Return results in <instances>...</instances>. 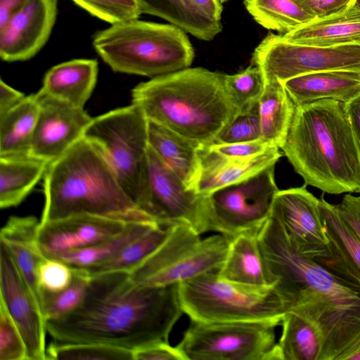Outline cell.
Here are the masks:
<instances>
[{"label":"cell","instance_id":"obj_16","mask_svg":"<svg viewBox=\"0 0 360 360\" xmlns=\"http://www.w3.org/2000/svg\"><path fill=\"white\" fill-rule=\"evenodd\" d=\"M35 96L39 110L30 155L51 163L84 136L92 120L83 108L39 90Z\"/></svg>","mask_w":360,"mask_h":360},{"label":"cell","instance_id":"obj_38","mask_svg":"<svg viewBox=\"0 0 360 360\" xmlns=\"http://www.w3.org/2000/svg\"><path fill=\"white\" fill-rule=\"evenodd\" d=\"M91 15L110 25L139 18V0H71Z\"/></svg>","mask_w":360,"mask_h":360},{"label":"cell","instance_id":"obj_49","mask_svg":"<svg viewBox=\"0 0 360 360\" xmlns=\"http://www.w3.org/2000/svg\"><path fill=\"white\" fill-rule=\"evenodd\" d=\"M29 0H0V27Z\"/></svg>","mask_w":360,"mask_h":360},{"label":"cell","instance_id":"obj_36","mask_svg":"<svg viewBox=\"0 0 360 360\" xmlns=\"http://www.w3.org/2000/svg\"><path fill=\"white\" fill-rule=\"evenodd\" d=\"M72 269L73 279L66 288L56 293L42 295V314L46 322L72 312L83 302L91 276L83 269Z\"/></svg>","mask_w":360,"mask_h":360},{"label":"cell","instance_id":"obj_28","mask_svg":"<svg viewBox=\"0 0 360 360\" xmlns=\"http://www.w3.org/2000/svg\"><path fill=\"white\" fill-rule=\"evenodd\" d=\"M295 108L283 82L276 79L265 80V88L258 102L261 139L271 146L281 148Z\"/></svg>","mask_w":360,"mask_h":360},{"label":"cell","instance_id":"obj_34","mask_svg":"<svg viewBox=\"0 0 360 360\" xmlns=\"http://www.w3.org/2000/svg\"><path fill=\"white\" fill-rule=\"evenodd\" d=\"M158 225L155 222L129 224L120 233L94 245L46 257L58 259L72 269L86 270L108 260L127 244Z\"/></svg>","mask_w":360,"mask_h":360},{"label":"cell","instance_id":"obj_47","mask_svg":"<svg viewBox=\"0 0 360 360\" xmlns=\"http://www.w3.org/2000/svg\"><path fill=\"white\" fill-rule=\"evenodd\" d=\"M345 105L352 128L360 145V92Z\"/></svg>","mask_w":360,"mask_h":360},{"label":"cell","instance_id":"obj_32","mask_svg":"<svg viewBox=\"0 0 360 360\" xmlns=\"http://www.w3.org/2000/svg\"><path fill=\"white\" fill-rule=\"evenodd\" d=\"M244 5L259 25L282 34L316 18L304 0H244Z\"/></svg>","mask_w":360,"mask_h":360},{"label":"cell","instance_id":"obj_19","mask_svg":"<svg viewBox=\"0 0 360 360\" xmlns=\"http://www.w3.org/2000/svg\"><path fill=\"white\" fill-rule=\"evenodd\" d=\"M319 205L328 240V255L317 262L360 291V239L342 219L336 205L323 198Z\"/></svg>","mask_w":360,"mask_h":360},{"label":"cell","instance_id":"obj_37","mask_svg":"<svg viewBox=\"0 0 360 360\" xmlns=\"http://www.w3.org/2000/svg\"><path fill=\"white\" fill-rule=\"evenodd\" d=\"M228 92L240 112L250 110L257 105L265 88V79L261 70L251 65L245 70L224 75Z\"/></svg>","mask_w":360,"mask_h":360},{"label":"cell","instance_id":"obj_2","mask_svg":"<svg viewBox=\"0 0 360 360\" xmlns=\"http://www.w3.org/2000/svg\"><path fill=\"white\" fill-rule=\"evenodd\" d=\"M269 280L294 312L319 330L321 360H340L360 339V291L300 253L270 217L257 235Z\"/></svg>","mask_w":360,"mask_h":360},{"label":"cell","instance_id":"obj_3","mask_svg":"<svg viewBox=\"0 0 360 360\" xmlns=\"http://www.w3.org/2000/svg\"><path fill=\"white\" fill-rule=\"evenodd\" d=\"M281 149L305 185L329 194L360 193V145L344 103L296 106Z\"/></svg>","mask_w":360,"mask_h":360},{"label":"cell","instance_id":"obj_24","mask_svg":"<svg viewBox=\"0 0 360 360\" xmlns=\"http://www.w3.org/2000/svg\"><path fill=\"white\" fill-rule=\"evenodd\" d=\"M282 35L286 41L297 44L318 46L360 45V8L349 4L335 14L316 18Z\"/></svg>","mask_w":360,"mask_h":360},{"label":"cell","instance_id":"obj_8","mask_svg":"<svg viewBox=\"0 0 360 360\" xmlns=\"http://www.w3.org/2000/svg\"><path fill=\"white\" fill-rule=\"evenodd\" d=\"M83 137L98 148L125 192L142 210L147 192L149 148L148 119L142 110L131 103L94 117Z\"/></svg>","mask_w":360,"mask_h":360},{"label":"cell","instance_id":"obj_10","mask_svg":"<svg viewBox=\"0 0 360 360\" xmlns=\"http://www.w3.org/2000/svg\"><path fill=\"white\" fill-rule=\"evenodd\" d=\"M271 321H191L176 347L186 360H266L276 345Z\"/></svg>","mask_w":360,"mask_h":360},{"label":"cell","instance_id":"obj_40","mask_svg":"<svg viewBox=\"0 0 360 360\" xmlns=\"http://www.w3.org/2000/svg\"><path fill=\"white\" fill-rule=\"evenodd\" d=\"M73 276V269L69 265L58 259L46 257L37 272L41 300L44 294H53L66 288Z\"/></svg>","mask_w":360,"mask_h":360},{"label":"cell","instance_id":"obj_25","mask_svg":"<svg viewBox=\"0 0 360 360\" xmlns=\"http://www.w3.org/2000/svg\"><path fill=\"white\" fill-rule=\"evenodd\" d=\"M94 59H74L52 67L45 75L41 91L83 108L91 96L98 76Z\"/></svg>","mask_w":360,"mask_h":360},{"label":"cell","instance_id":"obj_41","mask_svg":"<svg viewBox=\"0 0 360 360\" xmlns=\"http://www.w3.org/2000/svg\"><path fill=\"white\" fill-rule=\"evenodd\" d=\"M0 360H27L22 335L4 306L0 304Z\"/></svg>","mask_w":360,"mask_h":360},{"label":"cell","instance_id":"obj_18","mask_svg":"<svg viewBox=\"0 0 360 360\" xmlns=\"http://www.w3.org/2000/svg\"><path fill=\"white\" fill-rule=\"evenodd\" d=\"M129 224L108 218L75 214L40 222L39 246L45 257L86 248L122 231Z\"/></svg>","mask_w":360,"mask_h":360},{"label":"cell","instance_id":"obj_52","mask_svg":"<svg viewBox=\"0 0 360 360\" xmlns=\"http://www.w3.org/2000/svg\"><path fill=\"white\" fill-rule=\"evenodd\" d=\"M349 4H352L360 8V0H352Z\"/></svg>","mask_w":360,"mask_h":360},{"label":"cell","instance_id":"obj_45","mask_svg":"<svg viewBox=\"0 0 360 360\" xmlns=\"http://www.w3.org/2000/svg\"><path fill=\"white\" fill-rule=\"evenodd\" d=\"M304 1L315 14L316 18H323L346 8L352 0H304Z\"/></svg>","mask_w":360,"mask_h":360},{"label":"cell","instance_id":"obj_4","mask_svg":"<svg viewBox=\"0 0 360 360\" xmlns=\"http://www.w3.org/2000/svg\"><path fill=\"white\" fill-rule=\"evenodd\" d=\"M131 98L148 120L203 144L214 143L240 112L224 75L200 67L151 78Z\"/></svg>","mask_w":360,"mask_h":360},{"label":"cell","instance_id":"obj_15","mask_svg":"<svg viewBox=\"0 0 360 360\" xmlns=\"http://www.w3.org/2000/svg\"><path fill=\"white\" fill-rule=\"evenodd\" d=\"M0 304H3L25 340L27 360H46V320L6 248L0 243Z\"/></svg>","mask_w":360,"mask_h":360},{"label":"cell","instance_id":"obj_21","mask_svg":"<svg viewBox=\"0 0 360 360\" xmlns=\"http://www.w3.org/2000/svg\"><path fill=\"white\" fill-rule=\"evenodd\" d=\"M39 224L32 216L9 217L1 229L0 243L9 252L42 312L37 272L46 257L37 241Z\"/></svg>","mask_w":360,"mask_h":360},{"label":"cell","instance_id":"obj_23","mask_svg":"<svg viewBox=\"0 0 360 360\" xmlns=\"http://www.w3.org/2000/svg\"><path fill=\"white\" fill-rule=\"evenodd\" d=\"M283 83L295 106L323 99L346 103L360 92V72H311L290 78Z\"/></svg>","mask_w":360,"mask_h":360},{"label":"cell","instance_id":"obj_6","mask_svg":"<svg viewBox=\"0 0 360 360\" xmlns=\"http://www.w3.org/2000/svg\"><path fill=\"white\" fill-rule=\"evenodd\" d=\"M92 44L115 72L151 78L190 68L195 56L181 28L139 18L98 31Z\"/></svg>","mask_w":360,"mask_h":360},{"label":"cell","instance_id":"obj_46","mask_svg":"<svg viewBox=\"0 0 360 360\" xmlns=\"http://www.w3.org/2000/svg\"><path fill=\"white\" fill-rule=\"evenodd\" d=\"M25 96L10 86L2 79L0 81V116L3 115L17 105Z\"/></svg>","mask_w":360,"mask_h":360},{"label":"cell","instance_id":"obj_26","mask_svg":"<svg viewBox=\"0 0 360 360\" xmlns=\"http://www.w3.org/2000/svg\"><path fill=\"white\" fill-rule=\"evenodd\" d=\"M220 278L235 284L265 288L271 285L260 251L257 235L244 233L231 239Z\"/></svg>","mask_w":360,"mask_h":360},{"label":"cell","instance_id":"obj_30","mask_svg":"<svg viewBox=\"0 0 360 360\" xmlns=\"http://www.w3.org/2000/svg\"><path fill=\"white\" fill-rule=\"evenodd\" d=\"M142 13L161 18L196 38L212 40L222 30L221 21L202 13L191 0H139Z\"/></svg>","mask_w":360,"mask_h":360},{"label":"cell","instance_id":"obj_50","mask_svg":"<svg viewBox=\"0 0 360 360\" xmlns=\"http://www.w3.org/2000/svg\"><path fill=\"white\" fill-rule=\"evenodd\" d=\"M359 349H360V339L345 352L340 360H345L347 356Z\"/></svg>","mask_w":360,"mask_h":360},{"label":"cell","instance_id":"obj_1","mask_svg":"<svg viewBox=\"0 0 360 360\" xmlns=\"http://www.w3.org/2000/svg\"><path fill=\"white\" fill-rule=\"evenodd\" d=\"M184 313L178 284L144 286L127 272L91 276L85 297L72 312L46 322L58 342H98L134 350L167 341Z\"/></svg>","mask_w":360,"mask_h":360},{"label":"cell","instance_id":"obj_48","mask_svg":"<svg viewBox=\"0 0 360 360\" xmlns=\"http://www.w3.org/2000/svg\"><path fill=\"white\" fill-rule=\"evenodd\" d=\"M191 2L210 18L221 21L222 4L218 0H191Z\"/></svg>","mask_w":360,"mask_h":360},{"label":"cell","instance_id":"obj_43","mask_svg":"<svg viewBox=\"0 0 360 360\" xmlns=\"http://www.w3.org/2000/svg\"><path fill=\"white\" fill-rule=\"evenodd\" d=\"M133 360H186L176 347L167 341H157L133 350Z\"/></svg>","mask_w":360,"mask_h":360},{"label":"cell","instance_id":"obj_39","mask_svg":"<svg viewBox=\"0 0 360 360\" xmlns=\"http://www.w3.org/2000/svg\"><path fill=\"white\" fill-rule=\"evenodd\" d=\"M261 139L258 103L250 110L239 112L217 135L214 143H233Z\"/></svg>","mask_w":360,"mask_h":360},{"label":"cell","instance_id":"obj_20","mask_svg":"<svg viewBox=\"0 0 360 360\" xmlns=\"http://www.w3.org/2000/svg\"><path fill=\"white\" fill-rule=\"evenodd\" d=\"M281 155L278 148L272 147L263 153L250 158H229L204 144L200 150L201 169L195 191L208 195L220 188L240 181L275 165Z\"/></svg>","mask_w":360,"mask_h":360},{"label":"cell","instance_id":"obj_54","mask_svg":"<svg viewBox=\"0 0 360 360\" xmlns=\"http://www.w3.org/2000/svg\"></svg>","mask_w":360,"mask_h":360},{"label":"cell","instance_id":"obj_42","mask_svg":"<svg viewBox=\"0 0 360 360\" xmlns=\"http://www.w3.org/2000/svg\"><path fill=\"white\" fill-rule=\"evenodd\" d=\"M212 150L229 158H250L264 153L272 147L262 139L242 143L207 144ZM277 148V147H276Z\"/></svg>","mask_w":360,"mask_h":360},{"label":"cell","instance_id":"obj_12","mask_svg":"<svg viewBox=\"0 0 360 360\" xmlns=\"http://www.w3.org/2000/svg\"><path fill=\"white\" fill-rule=\"evenodd\" d=\"M251 65L258 67L265 80L283 82L311 72H360V45L318 46L290 43L282 34L269 32L255 49Z\"/></svg>","mask_w":360,"mask_h":360},{"label":"cell","instance_id":"obj_11","mask_svg":"<svg viewBox=\"0 0 360 360\" xmlns=\"http://www.w3.org/2000/svg\"><path fill=\"white\" fill-rule=\"evenodd\" d=\"M274 167L269 166L208 195L210 231L230 239L244 233L258 235L270 218L279 191Z\"/></svg>","mask_w":360,"mask_h":360},{"label":"cell","instance_id":"obj_7","mask_svg":"<svg viewBox=\"0 0 360 360\" xmlns=\"http://www.w3.org/2000/svg\"><path fill=\"white\" fill-rule=\"evenodd\" d=\"M184 313L202 322L271 321L281 324L288 309L274 288H254L227 281L218 271L178 284Z\"/></svg>","mask_w":360,"mask_h":360},{"label":"cell","instance_id":"obj_9","mask_svg":"<svg viewBox=\"0 0 360 360\" xmlns=\"http://www.w3.org/2000/svg\"><path fill=\"white\" fill-rule=\"evenodd\" d=\"M189 226L174 225L166 240L129 273L139 285L179 284L202 274L219 271L231 239L217 234L202 239Z\"/></svg>","mask_w":360,"mask_h":360},{"label":"cell","instance_id":"obj_29","mask_svg":"<svg viewBox=\"0 0 360 360\" xmlns=\"http://www.w3.org/2000/svg\"><path fill=\"white\" fill-rule=\"evenodd\" d=\"M281 325V338L266 360H321L323 342L312 323L290 311L285 314Z\"/></svg>","mask_w":360,"mask_h":360},{"label":"cell","instance_id":"obj_35","mask_svg":"<svg viewBox=\"0 0 360 360\" xmlns=\"http://www.w3.org/2000/svg\"><path fill=\"white\" fill-rule=\"evenodd\" d=\"M46 360H133V351L98 342H58L46 347Z\"/></svg>","mask_w":360,"mask_h":360},{"label":"cell","instance_id":"obj_44","mask_svg":"<svg viewBox=\"0 0 360 360\" xmlns=\"http://www.w3.org/2000/svg\"><path fill=\"white\" fill-rule=\"evenodd\" d=\"M336 206L342 219L360 239V196L347 194Z\"/></svg>","mask_w":360,"mask_h":360},{"label":"cell","instance_id":"obj_22","mask_svg":"<svg viewBox=\"0 0 360 360\" xmlns=\"http://www.w3.org/2000/svg\"><path fill=\"white\" fill-rule=\"evenodd\" d=\"M148 134L150 148L188 188L195 191L201 169L200 150L204 144L148 120Z\"/></svg>","mask_w":360,"mask_h":360},{"label":"cell","instance_id":"obj_5","mask_svg":"<svg viewBox=\"0 0 360 360\" xmlns=\"http://www.w3.org/2000/svg\"><path fill=\"white\" fill-rule=\"evenodd\" d=\"M44 192L40 222L89 214L127 224L156 223L127 195L103 153L84 137L49 165Z\"/></svg>","mask_w":360,"mask_h":360},{"label":"cell","instance_id":"obj_31","mask_svg":"<svg viewBox=\"0 0 360 360\" xmlns=\"http://www.w3.org/2000/svg\"><path fill=\"white\" fill-rule=\"evenodd\" d=\"M39 110L32 94L0 116V157L30 155Z\"/></svg>","mask_w":360,"mask_h":360},{"label":"cell","instance_id":"obj_51","mask_svg":"<svg viewBox=\"0 0 360 360\" xmlns=\"http://www.w3.org/2000/svg\"><path fill=\"white\" fill-rule=\"evenodd\" d=\"M345 360H360V349L347 356Z\"/></svg>","mask_w":360,"mask_h":360},{"label":"cell","instance_id":"obj_17","mask_svg":"<svg viewBox=\"0 0 360 360\" xmlns=\"http://www.w3.org/2000/svg\"><path fill=\"white\" fill-rule=\"evenodd\" d=\"M57 16V0H29L0 27V57L28 60L48 41Z\"/></svg>","mask_w":360,"mask_h":360},{"label":"cell","instance_id":"obj_14","mask_svg":"<svg viewBox=\"0 0 360 360\" xmlns=\"http://www.w3.org/2000/svg\"><path fill=\"white\" fill-rule=\"evenodd\" d=\"M306 186L279 190L270 217L282 226L300 253L319 262L328 255V240L320 213L319 199L308 191Z\"/></svg>","mask_w":360,"mask_h":360},{"label":"cell","instance_id":"obj_33","mask_svg":"<svg viewBox=\"0 0 360 360\" xmlns=\"http://www.w3.org/2000/svg\"><path fill=\"white\" fill-rule=\"evenodd\" d=\"M172 227L158 225L127 244L108 260L84 271L90 276L111 272L131 273L166 240Z\"/></svg>","mask_w":360,"mask_h":360},{"label":"cell","instance_id":"obj_53","mask_svg":"<svg viewBox=\"0 0 360 360\" xmlns=\"http://www.w3.org/2000/svg\"><path fill=\"white\" fill-rule=\"evenodd\" d=\"M221 4L228 1L229 0H218Z\"/></svg>","mask_w":360,"mask_h":360},{"label":"cell","instance_id":"obj_13","mask_svg":"<svg viewBox=\"0 0 360 360\" xmlns=\"http://www.w3.org/2000/svg\"><path fill=\"white\" fill-rule=\"evenodd\" d=\"M142 210L160 226L185 224L200 235L210 231L207 195L188 188L150 146Z\"/></svg>","mask_w":360,"mask_h":360},{"label":"cell","instance_id":"obj_27","mask_svg":"<svg viewBox=\"0 0 360 360\" xmlns=\"http://www.w3.org/2000/svg\"><path fill=\"white\" fill-rule=\"evenodd\" d=\"M51 163L31 155L0 157V207L19 205L44 177Z\"/></svg>","mask_w":360,"mask_h":360}]
</instances>
